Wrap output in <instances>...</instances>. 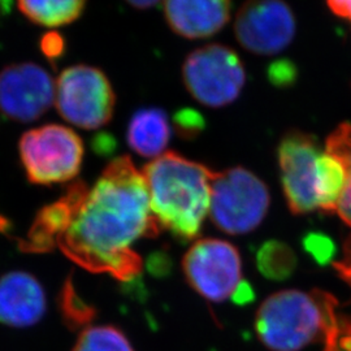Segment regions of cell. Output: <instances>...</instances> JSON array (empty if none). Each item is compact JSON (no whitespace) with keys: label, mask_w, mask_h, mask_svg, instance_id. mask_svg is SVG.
Wrapping results in <instances>:
<instances>
[{"label":"cell","mask_w":351,"mask_h":351,"mask_svg":"<svg viewBox=\"0 0 351 351\" xmlns=\"http://www.w3.org/2000/svg\"><path fill=\"white\" fill-rule=\"evenodd\" d=\"M159 232L145 176L129 156H121L108 164L90 189L58 246L88 272L130 282L142 271V259L130 246Z\"/></svg>","instance_id":"6da1fadb"},{"label":"cell","mask_w":351,"mask_h":351,"mask_svg":"<svg viewBox=\"0 0 351 351\" xmlns=\"http://www.w3.org/2000/svg\"><path fill=\"white\" fill-rule=\"evenodd\" d=\"M142 173L159 226L184 243L197 239L210 213L215 172L168 151L147 164Z\"/></svg>","instance_id":"7a4b0ae2"},{"label":"cell","mask_w":351,"mask_h":351,"mask_svg":"<svg viewBox=\"0 0 351 351\" xmlns=\"http://www.w3.org/2000/svg\"><path fill=\"white\" fill-rule=\"evenodd\" d=\"M323 313L313 290H282L269 295L258 308L255 332L271 351H301L322 339Z\"/></svg>","instance_id":"3957f363"},{"label":"cell","mask_w":351,"mask_h":351,"mask_svg":"<svg viewBox=\"0 0 351 351\" xmlns=\"http://www.w3.org/2000/svg\"><path fill=\"white\" fill-rule=\"evenodd\" d=\"M269 202L267 185L250 171L234 167L215 172L210 215L213 224L228 234H245L258 228Z\"/></svg>","instance_id":"277c9868"},{"label":"cell","mask_w":351,"mask_h":351,"mask_svg":"<svg viewBox=\"0 0 351 351\" xmlns=\"http://www.w3.org/2000/svg\"><path fill=\"white\" fill-rule=\"evenodd\" d=\"M19 152L29 182L52 185L71 181L80 173L84 142L72 129L49 124L24 133Z\"/></svg>","instance_id":"5b68a950"},{"label":"cell","mask_w":351,"mask_h":351,"mask_svg":"<svg viewBox=\"0 0 351 351\" xmlns=\"http://www.w3.org/2000/svg\"><path fill=\"white\" fill-rule=\"evenodd\" d=\"M182 78L195 101L220 108L239 98L246 73L234 51L221 45H207L193 51L185 59Z\"/></svg>","instance_id":"8992f818"},{"label":"cell","mask_w":351,"mask_h":351,"mask_svg":"<svg viewBox=\"0 0 351 351\" xmlns=\"http://www.w3.org/2000/svg\"><path fill=\"white\" fill-rule=\"evenodd\" d=\"M116 97L101 69L73 65L59 75L56 107L64 120L82 129H98L112 119Z\"/></svg>","instance_id":"52a82bcc"},{"label":"cell","mask_w":351,"mask_h":351,"mask_svg":"<svg viewBox=\"0 0 351 351\" xmlns=\"http://www.w3.org/2000/svg\"><path fill=\"white\" fill-rule=\"evenodd\" d=\"M182 271L189 285L215 303L232 298L242 281L239 250L221 239L195 241L182 259Z\"/></svg>","instance_id":"ba28073f"},{"label":"cell","mask_w":351,"mask_h":351,"mask_svg":"<svg viewBox=\"0 0 351 351\" xmlns=\"http://www.w3.org/2000/svg\"><path fill=\"white\" fill-rule=\"evenodd\" d=\"M323 152L314 136L300 130L289 132L277 147L281 184L289 210L294 215L319 210V159Z\"/></svg>","instance_id":"9c48e42d"},{"label":"cell","mask_w":351,"mask_h":351,"mask_svg":"<svg viewBox=\"0 0 351 351\" xmlns=\"http://www.w3.org/2000/svg\"><path fill=\"white\" fill-rule=\"evenodd\" d=\"M234 33L245 50L256 55H275L293 40L295 17L282 1H249L236 16Z\"/></svg>","instance_id":"30bf717a"},{"label":"cell","mask_w":351,"mask_h":351,"mask_svg":"<svg viewBox=\"0 0 351 351\" xmlns=\"http://www.w3.org/2000/svg\"><path fill=\"white\" fill-rule=\"evenodd\" d=\"M53 97V81L37 64H11L0 72V112L13 121H36L50 110Z\"/></svg>","instance_id":"8fae6325"},{"label":"cell","mask_w":351,"mask_h":351,"mask_svg":"<svg viewBox=\"0 0 351 351\" xmlns=\"http://www.w3.org/2000/svg\"><path fill=\"white\" fill-rule=\"evenodd\" d=\"M88 185L78 180L68 185L62 198L38 211L26 239H19V249L29 254L55 250L58 241L69 229L88 198Z\"/></svg>","instance_id":"7c38bea8"},{"label":"cell","mask_w":351,"mask_h":351,"mask_svg":"<svg viewBox=\"0 0 351 351\" xmlns=\"http://www.w3.org/2000/svg\"><path fill=\"white\" fill-rule=\"evenodd\" d=\"M46 310V293L37 277L24 271L0 277V324L12 328L36 326Z\"/></svg>","instance_id":"4fadbf2b"},{"label":"cell","mask_w":351,"mask_h":351,"mask_svg":"<svg viewBox=\"0 0 351 351\" xmlns=\"http://www.w3.org/2000/svg\"><path fill=\"white\" fill-rule=\"evenodd\" d=\"M163 7L168 25L189 39L208 38L220 32L229 21L232 10L226 0H171Z\"/></svg>","instance_id":"5bb4252c"},{"label":"cell","mask_w":351,"mask_h":351,"mask_svg":"<svg viewBox=\"0 0 351 351\" xmlns=\"http://www.w3.org/2000/svg\"><path fill=\"white\" fill-rule=\"evenodd\" d=\"M171 139V125L167 113L160 108H142L134 113L126 130L130 149L145 158L163 155Z\"/></svg>","instance_id":"9a60e30c"},{"label":"cell","mask_w":351,"mask_h":351,"mask_svg":"<svg viewBox=\"0 0 351 351\" xmlns=\"http://www.w3.org/2000/svg\"><path fill=\"white\" fill-rule=\"evenodd\" d=\"M322 306L323 351H351V315L339 310V303L330 293L315 289Z\"/></svg>","instance_id":"2e32d148"},{"label":"cell","mask_w":351,"mask_h":351,"mask_svg":"<svg viewBox=\"0 0 351 351\" xmlns=\"http://www.w3.org/2000/svg\"><path fill=\"white\" fill-rule=\"evenodd\" d=\"M85 1L80 0H47V1H20L19 10L37 25L55 26L72 24L85 10Z\"/></svg>","instance_id":"e0dca14e"},{"label":"cell","mask_w":351,"mask_h":351,"mask_svg":"<svg viewBox=\"0 0 351 351\" xmlns=\"http://www.w3.org/2000/svg\"><path fill=\"white\" fill-rule=\"evenodd\" d=\"M256 268L269 281H285L297 268V256L293 249L282 241L269 239L256 251Z\"/></svg>","instance_id":"ac0fdd59"},{"label":"cell","mask_w":351,"mask_h":351,"mask_svg":"<svg viewBox=\"0 0 351 351\" xmlns=\"http://www.w3.org/2000/svg\"><path fill=\"white\" fill-rule=\"evenodd\" d=\"M326 151L339 160L345 171V189L336 213L351 228V124H341L328 136Z\"/></svg>","instance_id":"d6986e66"},{"label":"cell","mask_w":351,"mask_h":351,"mask_svg":"<svg viewBox=\"0 0 351 351\" xmlns=\"http://www.w3.org/2000/svg\"><path fill=\"white\" fill-rule=\"evenodd\" d=\"M58 308L64 326L72 332L86 329L98 316L97 307L85 301L75 290L72 274L65 278L59 291Z\"/></svg>","instance_id":"ffe728a7"},{"label":"cell","mask_w":351,"mask_h":351,"mask_svg":"<svg viewBox=\"0 0 351 351\" xmlns=\"http://www.w3.org/2000/svg\"><path fill=\"white\" fill-rule=\"evenodd\" d=\"M72 351H136L125 333L114 326H88L75 341Z\"/></svg>","instance_id":"44dd1931"},{"label":"cell","mask_w":351,"mask_h":351,"mask_svg":"<svg viewBox=\"0 0 351 351\" xmlns=\"http://www.w3.org/2000/svg\"><path fill=\"white\" fill-rule=\"evenodd\" d=\"M302 246L308 252L315 262L320 265L330 263L336 255V246L333 241L323 233H308L302 239Z\"/></svg>","instance_id":"7402d4cb"},{"label":"cell","mask_w":351,"mask_h":351,"mask_svg":"<svg viewBox=\"0 0 351 351\" xmlns=\"http://www.w3.org/2000/svg\"><path fill=\"white\" fill-rule=\"evenodd\" d=\"M173 125L177 134L184 139L198 137L206 128V120L194 108H181L173 114Z\"/></svg>","instance_id":"603a6c76"},{"label":"cell","mask_w":351,"mask_h":351,"mask_svg":"<svg viewBox=\"0 0 351 351\" xmlns=\"http://www.w3.org/2000/svg\"><path fill=\"white\" fill-rule=\"evenodd\" d=\"M268 80L277 88H287L297 81V66L287 59H280L268 66Z\"/></svg>","instance_id":"cb8c5ba5"},{"label":"cell","mask_w":351,"mask_h":351,"mask_svg":"<svg viewBox=\"0 0 351 351\" xmlns=\"http://www.w3.org/2000/svg\"><path fill=\"white\" fill-rule=\"evenodd\" d=\"M39 47L43 55L53 64L63 56L65 52V40L58 32H49L40 38Z\"/></svg>","instance_id":"d4e9b609"},{"label":"cell","mask_w":351,"mask_h":351,"mask_svg":"<svg viewBox=\"0 0 351 351\" xmlns=\"http://www.w3.org/2000/svg\"><path fill=\"white\" fill-rule=\"evenodd\" d=\"M147 269L154 277H167L172 272V259L164 251H156L151 254L147 261Z\"/></svg>","instance_id":"484cf974"},{"label":"cell","mask_w":351,"mask_h":351,"mask_svg":"<svg viewBox=\"0 0 351 351\" xmlns=\"http://www.w3.org/2000/svg\"><path fill=\"white\" fill-rule=\"evenodd\" d=\"M341 280H343L351 288V236L343 243V256L339 262L333 263Z\"/></svg>","instance_id":"4316f807"},{"label":"cell","mask_w":351,"mask_h":351,"mask_svg":"<svg viewBox=\"0 0 351 351\" xmlns=\"http://www.w3.org/2000/svg\"><path fill=\"white\" fill-rule=\"evenodd\" d=\"M91 147L98 155H111L116 149V141L111 134L101 133L93 138Z\"/></svg>","instance_id":"83f0119b"},{"label":"cell","mask_w":351,"mask_h":351,"mask_svg":"<svg viewBox=\"0 0 351 351\" xmlns=\"http://www.w3.org/2000/svg\"><path fill=\"white\" fill-rule=\"evenodd\" d=\"M254 300H255V293L250 282H247L246 280H242L239 288L236 289L234 294L232 295V301L237 306H246L252 303Z\"/></svg>","instance_id":"f1b7e54d"},{"label":"cell","mask_w":351,"mask_h":351,"mask_svg":"<svg viewBox=\"0 0 351 351\" xmlns=\"http://www.w3.org/2000/svg\"><path fill=\"white\" fill-rule=\"evenodd\" d=\"M328 7L330 11L337 14L341 19L351 21V0H335L329 1Z\"/></svg>","instance_id":"f546056e"},{"label":"cell","mask_w":351,"mask_h":351,"mask_svg":"<svg viewBox=\"0 0 351 351\" xmlns=\"http://www.w3.org/2000/svg\"><path fill=\"white\" fill-rule=\"evenodd\" d=\"M156 4H158L156 1H132V3H130V5H133V7L137 8V10L150 8V7H154V5H156Z\"/></svg>","instance_id":"4dcf8cb0"},{"label":"cell","mask_w":351,"mask_h":351,"mask_svg":"<svg viewBox=\"0 0 351 351\" xmlns=\"http://www.w3.org/2000/svg\"><path fill=\"white\" fill-rule=\"evenodd\" d=\"M11 223L8 219H5L4 216H0V232L1 233H8V230H11Z\"/></svg>","instance_id":"1f68e13d"}]
</instances>
